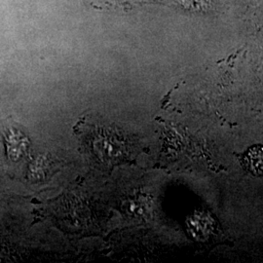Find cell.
I'll return each mask as SVG.
<instances>
[{"instance_id":"1","label":"cell","mask_w":263,"mask_h":263,"mask_svg":"<svg viewBox=\"0 0 263 263\" xmlns=\"http://www.w3.org/2000/svg\"><path fill=\"white\" fill-rule=\"evenodd\" d=\"M109 133H100V137L96 138V143L94 144V148L98 149L94 152L99 156L101 159L104 160H114L118 159L117 157L122 156V144L118 143L121 142L120 141H114L113 143H110L111 141L117 139L115 136H108Z\"/></svg>"},{"instance_id":"2","label":"cell","mask_w":263,"mask_h":263,"mask_svg":"<svg viewBox=\"0 0 263 263\" xmlns=\"http://www.w3.org/2000/svg\"><path fill=\"white\" fill-rule=\"evenodd\" d=\"M5 144L10 158L17 161L28 152L29 142L23 133L12 129L5 134Z\"/></svg>"},{"instance_id":"3","label":"cell","mask_w":263,"mask_h":263,"mask_svg":"<svg viewBox=\"0 0 263 263\" xmlns=\"http://www.w3.org/2000/svg\"><path fill=\"white\" fill-rule=\"evenodd\" d=\"M243 165L246 170L254 176L263 175V146H254L245 154Z\"/></svg>"}]
</instances>
